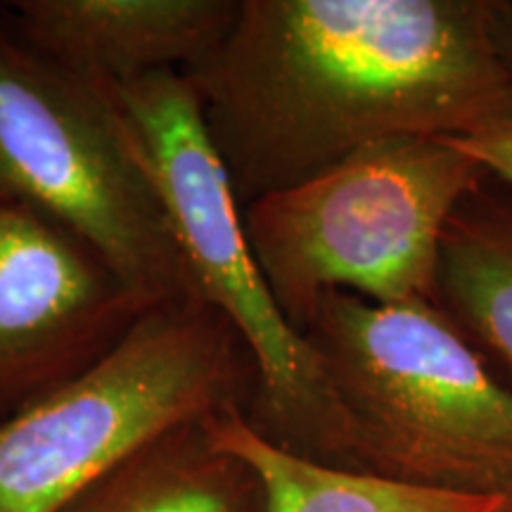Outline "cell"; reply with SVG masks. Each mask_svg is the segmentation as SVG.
I'll return each mask as SVG.
<instances>
[{
    "label": "cell",
    "mask_w": 512,
    "mask_h": 512,
    "mask_svg": "<svg viewBox=\"0 0 512 512\" xmlns=\"http://www.w3.org/2000/svg\"><path fill=\"white\" fill-rule=\"evenodd\" d=\"M486 183L448 223L437 304L512 389V200Z\"/></svg>",
    "instance_id": "10"
},
{
    "label": "cell",
    "mask_w": 512,
    "mask_h": 512,
    "mask_svg": "<svg viewBox=\"0 0 512 512\" xmlns=\"http://www.w3.org/2000/svg\"><path fill=\"white\" fill-rule=\"evenodd\" d=\"M489 512H512V494L505 498H498V501L494 503V508H491Z\"/></svg>",
    "instance_id": "14"
},
{
    "label": "cell",
    "mask_w": 512,
    "mask_h": 512,
    "mask_svg": "<svg viewBox=\"0 0 512 512\" xmlns=\"http://www.w3.org/2000/svg\"><path fill=\"white\" fill-rule=\"evenodd\" d=\"M5 22L69 74L112 88L185 72L238 19L240 0H15Z\"/></svg>",
    "instance_id": "8"
},
{
    "label": "cell",
    "mask_w": 512,
    "mask_h": 512,
    "mask_svg": "<svg viewBox=\"0 0 512 512\" xmlns=\"http://www.w3.org/2000/svg\"><path fill=\"white\" fill-rule=\"evenodd\" d=\"M207 425L223 448L254 467L264 482L268 512H489L496 503L292 456L249 430L240 408L211 415Z\"/></svg>",
    "instance_id": "11"
},
{
    "label": "cell",
    "mask_w": 512,
    "mask_h": 512,
    "mask_svg": "<svg viewBox=\"0 0 512 512\" xmlns=\"http://www.w3.org/2000/svg\"><path fill=\"white\" fill-rule=\"evenodd\" d=\"M147 311L72 228L0 200V422L98 366Z\"/></svg>",
    "instance_id": "7"
},
{
    "label": "cell",
    "mask_w": 512,
    "mask_h": 512,
    "mask_svg": "<svg viewBox=\"0 0 512 512\" xmlns=\"http://www.w3.org/2000/svg\"><path fill=\"white\" fill-rule=\"evenodd\" d=\"M256 370L226 316L159 306L98 366L0 422V512H60L169 430L247 411Z\"/></svg>",
    "instance_id": "5"
},
{
    "label": "cell",
    "mask_w": 512,
    "mask_h": 512,
    "mask_svg": "<svg viewBox=\"0 0 512 512\" xmlns=\"http://www.w3.org/2000/svg\"><path fill=\"white\" fill-rule=\"evenodd\" d=\"M245 209L389 138H463L512 114L489 0H240L181 72Z\"/></svg>",
    "instance_id": "1"
},
{
    "label": "cell",
    "mask_w": 512,
    "mask_h": 512,
    "mask_svg": "<svg viewBox=\"0 0 512 512\" xmlns=\"http://www.w3.org/2000/svg\"><path fill=\"white\" fill-rule=\"evenodd\" d=\"M207 420L147 441L60 512H268L261 477Z\"/></svg>",
    "instance_id": "9"
},
{
    "label": "cell",
    "mask_w": 512,
    "mask_h": 512,
    "mask_svg": "<svg viewBox=\"0 0 512 512\" xmlns=\"http://www.w3.org/2000/svg\"><path fill=\"white\" fill-rule=\"evenodd\" d=\"M456 150L482 164L491 178H501L512 188V114L491 121L463 138H446Z\"/></svg>",
    "instance_id": "12"
},
{
    "label": "cell",
    "mask_w": 512,
    "mask_h": 512,
    "mask_svg": "<svg viewBox=\"0 0 512 512\" xmlns=\"http://www.w3.org/2000/svg\"><path fill=\"white\" fill-rule=\"evenodd\" d=\"M0 200L46 211L152 309L202 302L155 178L112 91L0 22Z\"/></svg>",
    "instance_id": "6"
},
{
    "label": "cell",
    "mask_w": 512,
    "mask_h": 512,
    "mask_svg": "<svg viewBox=\"0 0 512 512\" xmlns=\"http://www.w3.org/2000/svg\"><path fill=\"white\" fill-rule=\"evenodd\" d=\"M489 178L446 138H389L247 204L242 221L275 302L304 335L328 292L437 304L448 223Z\"/></svg>",
    "instance_id": "4"
},
{
    "label": "cell",
    "mask_w": 512,
    "mask_h": 512,
    "mask_svg": "<svg viewBox=\"0 0 512 512\" xmlns=\"http://www.w3.org/2000/svg\"><path fill=\"white\" fill-rule=\"evenodd\" d=\"M112 95L150 166L197 297L226 316L252 358L256 389L242 413L249 430L292 456L361 470L323 361L285 318L252 252L188 79L159 72Z\"/></svg>",
    "instance_id": "3"
},
{
    "label": "cell",
    "mask_w": 512,
    "mask_h": 512,
    "mask_svg": "<svg viewBox=\"0 0 512 512\" xmlns=\"http://www.w3.org/2000/svg\"><path fill=\"white\" fill-rule=\"evenodd\" d=\"M489 34L512 91V0H489Z\"/></svg>",
    "instance_id": "13"
},
{
    "label": "cell",
    "mask_w": 512,
    "mask_h": 512,
    "mask_svg": "<svg viewBox=\"0 0 512 512\" xmlns=\"http://www.w3.org/2000/svg\"><path fill=\"white\" fill-rule=\"evenodd\" d=\"M304 337L363 472L446 494H512V389L439 304L328 292Z\"/></svg>",
    "instance_id": "2"
}]
</instances>
